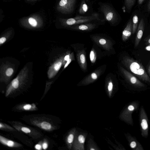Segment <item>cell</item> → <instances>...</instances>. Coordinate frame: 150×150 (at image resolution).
<instances>
[{"label":"cell","instance_id":"cell-1","mask_svg":"<svg viewBox=\"0 0 150 150\" xmlns=\"http://www.w3.org/2000/svg\"><path fill=\"white\" fill-rule=\"evenodd\" d=\"M122 62L126 68L140 79L144 81L150 82V78L140 63L127 56L123 57Z\"/></svg>","mask_w":150,"mask_h":150},{"label":"cell","instance_id":"cell-2","mask_svg":"<svg viewBox=\"0 0 150 150\" xmlns=\"http://www.w3.org/2000/svg\"><path fill=\"white\" fill-rule=\"evenodd\" d=\"M98 10L103 15L105 21L111 25H115L120 19L119 14L111 4L100 2Z\"/></svg>","mask_w":150,"mask_h":150},{"label":"cell","instance_id":"cell-3","mask_svg":"<svg viewBox=\"0 0 150 150\" xmlns=\"http://www.w3.org/2000/svg\"><path fill=\"white\" fill-rule=\"evenodd\" d=\"M103 19L104 18H101L99 13H94L87 16L78 15L74 17L65 19L64 21L65 25L70 27L84 23L100 21Z\"/></svg>","mask_w":150,"mask_h":150},{"label":"cell","instance_id":"cell-4","mask_svg":"<svg viewBox=\"0 0 150 150\" xmlns=\"http://www.w3.org/2000/svg\"><path fill=\"white\" fill-rule=\"evenodd\" d=\"M104 19L100 21L84 23L79 24L70 26L71 29L74 30L81 31H89L93 30L97 26L104 23Z\"/></svg>","mask_w":150,"mask_h":150},{"label":"cell","instance_id":"cell-5","mask_svg":"<svg viewBox=\"0 0 150 150\" xmlns=\"http://www.w3.org/2000/svg\"><path fill=\"white\" fill-rule=\"evenodd\" d=\"M77 0H61L59 5L63 13L69 14L74 10Z\"/></svg>","mask_w":150,"mask_h":150},{"label":"cell","instance_id":"cell-6","mask_svg":"<svg viewBox=\"0 0 150 150\" xmlns=\"http://www.w3.org/2000/svg\"><path fill=\"white\" fill-rule=\"evenodd\" d=\"M92 39L97 45L106 50L109 51L112 48V42L109 39L97 35L93 36Z\"/></svg>","mask_w":150,"mask_h":150},{"label":"cell","instance_id":"cell-7","mask_svg":"<svg viewBox=\"0 0 150 150\" xmlns=\"http://www.w3.org/2000/svg\"><path fill=\"white\" fill-rule=\"evenodd\" d=\"M120 69L125 77L131 84L137 87H141L144 86L143 83L130 72L122 67H120Z\"/></svg>","mask_w":150,"mask_h":150},{"label":"cell","instance_id":"cell-8","mask_svg":"<svg viewBox=\"0 0 150 150\" xmlns=\"http://www.w3.org/2000/svg\"><path fill=\"white\" fill-rule=\"evenodd\" d=\"M140 121L142 135L143 137H146L148 131V118L143 108H141L140 111Z\"/></svg>","mask_w":150,"mask_h":150},{"label":"cell","instance_id":"cell-9","mask_svg":"<svg viewBox=\"0 0 150 150\" xmlns=\"http://www.w3.org/2000/svg\"><path fill=\"white\" fill-rule=\"evenodd\" d=\"M76 57L78 64L83 71L87 69V64L86 59V52L84 50L78 51L76 54Z\"/></svg>","mask_w":150,"mask_h":150},{"label":"cell","instance_id":"cell-10","mask_svg":"<svg viewBox=\"0 0 150 150\" xmlns=\"http://www.w3.org/2000/svg\"><path fill=\"white\" fill-rule=\"evenodd\" d=\"M144 20L143 18H142L140 21L137 29L135 42V47L138 46L142 39L144 29Z\"/></svg>","mask_w":150,"mask_h":150},{"label":"cell","instance_id":"cell-11","mask_svg":"<svg viewBox=\"0 0 150 150\" xmlns=\"http://www.w3.org/2000/svg\"><path fill=\"white\" fill-rule=\"evenodd\" d=\"M91 0H82L78 10L81 15H84L88 13L91 8Z\"/></svg>","mask_w":150,"mask_h":150},{"label":"cell","instance_id":"cell-12","mask_svg":"<svg viewBox=\"0 0 150 150\" xmlns=\"http://www.w3.org/2000/svg\"><path fill=\"white\" fill-rule=\"evenodd\" d=\"M132 20H129L123 31L122 38L123 41L127 40L131 35L132 32Z\"/></svg>","mask_w":150,"mask_h":150},{"label":"cell","instance_id":"cell-13","mask_svg":"<svg viewBox=\"0 0 150 150\" xmlns=\"http://www.w3.org/2000/svg\"><path fill=\"white\" fill-rule=\"evenodd\" d=\"M102 72V71L100 69L95 70L86 77L83 82L87 83L93 82L97 79Z\"/></svg>","mask_w":150,"mask_h":150},{"label":"cell","instance_id":"cell-14","mask_svg":"<svg viewBox=\"0 0 150 150\" xmlns=\"http://www.w3.org/2000/svg\"><path fill=\"white\" fill-rule=\"evenodd\" d=\"M0 142L2 144L11 147H17L19 145L14 141L9 140L1 135L0 136Z\"/></svg>","mask_w":150,"mask_h":150},{"label":"cell","instance_id":"cell-15","mask_svg":"<svg viewBox=\"0 0 150 150\" xmlns=\"http://www.w3.org/2000/svg\"><path fill=\"white\" fill-rule=\"evenodd\" d=\"M38 126H40L41 128L47 131L50 130L52 128L51 124L47 121L42 122Z\"/></svg>","mask_w":150,"mask_h":150},{"label":"cell","instance_id":"cell-16","mask_svg":"<svg viewBox=\"0 0 150 150\" xmlns=\"http://www.w3.org/2000/svg\"><path fill=\"white\" fill-rule=\"evenodd\" d=\"M138 18L136 15H134L132 18V34H134L137 28L138 23Z\"/></svg>","mask_w":150,"mask_h":150},{"label":"cell","instance_id":"cell-17","mask_svg":"<svg viewBox=\"0 0 150 150\" xmlns=\"http://www.w3.org/2000/svg\"><path fill=\"white\" fill-rule=\"evenodd\" d=\"M89 57L91 62L93 64L94 63L96 60L97 55L96 51L93 48H92L90 52Z\"/></svg>","mask_w":150,"mask_h":150},{"label":"cell","instance_id":"cell-18","mask_svg":"<svg viewBox=\"0 0 150 150\" xmlns=\"http://www.w3.org/2000/svg\"><path fill=\"white\" fill-rule=\"evenodd\" d=\"M135 0H125V4L126 8L128 10H131L134 5Z\"/></svg>","mask_w":150,"mask_h":150},{"label":"cell","instance_id":"cell-19","mask_svg":"<svg viewBox=\"0 0 150 150\" xmlns=\"http://www.w3.org/2000/svg\"><path fill=\"white\" fill-rule=\"evenodd\" d=\"M138 143L135 141L132 140L131 141L130 143V147L133 149L139 150L138 148Z\"/></svg>","mask_w":150,"mask_h":150},{"label":"cell","instance_id":"cell-20","mask_svg":"<svg viewBox=\"0 0 150 150\" xmlns=\"http://www.w3.org/2000/svg\"><path fill=\"white\" fill-rule=\"evenodd\" d=\"M75 58L74 56V54L73 52H72L70 54V57L69 59L67 61L66 63L65 64L64 69L66 68L68 65L70 64L72 61L74 60Z\"/></svg>","mask_w":150,"mask_h":150},{"label":"cell","instance_id":"cell-21","mask_svg":"<svg viewBox=\"0 0 150 150\" xmlns=\"http://www.w3.org/2000/svg\"><path fill=\"white\" fill-rule=\"evenodd\" d=\"M35 105L33 104L32 105L30 104H26L23 106V109L26 110H30L33 108H35Z\"/></svg>","mask_w":150,"mask_h":150},{"label":"cell","instance_id":"cell-22","mask_svg":"<svg viewBox=\"0 0 150 150\" xmlns=\"http://www.w3.org/2000/svg\"><path fill=\"white\" fill-rule=\"evenodd\" d=\"M62 65V60L61 59V60L55 64L54 68L55 70L57 71H58L61 67Z\"/></svg>","mask_w":150,"mask_h":150},{"label":"cell","instance_id":"cell-23","mask_svg":"<svg viewBox=\"0 0 150 150\" xmlns=\"http://www.w3.org/2000/svg\"><path fill=\"white\" fill-rule=\"evenodd\" d=\"M30 24L32 26L35 27L37 25V22L36 20L32 18H30L28 19Z\"/></svg>","mask_w":150,"mask_h":150},{"label":"cell","instance_id":"cell-24","mask_svg":"<svg viewBox=\"0 0 150 150\" xmlns=\"http://www.w3.org/2000/svg\"><path fill=\"white\" fill-rule=\"evenodd\" d=\"M21 130L25 133H29L31 132V130L28 127H23L20 128Z\"/></svg>","mask_w":150,"mask_h":150},{"label":"cell","instance_id":"cell-25","mask_svg":"<svg viewBox=\"0 0 150 150\" xmlns=\"http://www.w3.org/2000/svg\"><path fill=\"white\" fill-rule=\"evenodd\" d=\"M13 72V69L12 68H9L6 70V74L7 76H10L12 75Z\"/></svg>","mask_w":150,"mask_h":150},{"label":"cell","instance_id":"cell-26","mask_svg":"<svg viewBox=\"0 0 150 150\" xmlns=\"http://www.w3.org/2000/svg\"><path fill=\"white\" fill-rule=\"evenodd\" d=\"M113 85L112 81L110 80L108 83V89L109 91H112L113 88Z\"/></svg>","mask_w":150,"mask_h":150},{"label":"cell","instance_id":"cell-27","mask_svg":"<svg viewBox=\"0 0 150 150\" xmlns=\"http://www.w3.org/2000/svg\"><path fill=\"white\" fill-rule=\"evenodd\" d=\"M74 135L73 134H70L68 137L67 141L69 143H71L73 141Z\"/></svg>","mask_w":150,"mask_h":150},{"label":"cell","instance_id":"cell-28","mask_svg":"<svg viewBox=\"0 0 150 150\" xmlns=\"http://www.w3.org/2000/svg\"><path fill=\"white\" fill-rule=\"evenodd\" d=\"M78 140L79 142L81 143H83L85 141L84 136L82 135H80L78 137Z\"/></svg>","mask_w":150,"mask_h":150},{"label":"cell","instance_id":"cell-29","mask_svg":"<svg viewBox=\"0 0 150 150\" xmlns=\"http://www.w3.org/2000/svg\"><path fill=\"white\" fill-rule=\"evenodd\" d=\"M70 52H68V53L64 57V61L65 62V63H66L67 61L69 59L70 55Z\"/></svg>","mask_w":150,"mask_h":150},{"label":"cell","instance_id":"cell-30","mask_svg":"<svg viewBox=\"0 0 150 150\" xmlns=\"http://www.w3.org/2000/svg\"><path fill=\"white\" fill-rule=\"evenodd\" d=\"M48 147L47 143L46 142H44L42 144V149L44 150L46 149Z\"/></svg>","mask_w":150,"mask_h":150},{"label":"cell","instance_id":"cell-31","mask_svg":"<svg viewBox=\"0 0 150 150\" xmlns=\"http://www.w3.org/2000/svg\"><path fill=\"white\" fill-rule=\"evenodd\" d=\"M35 149L37 150H41L42 149V146L39 144H36L35 146Z\"/></svg>","mask_w":150,"mask_h":150},{"label":"cell","instance_id":"cell-32","mask_svg":"<svg viewBox=\"0 0 150 150\" xmlns=\"http://www.w3.org/2000/svg\"><path fill=\"white\" fill-rule=\"evenodd\" d=\"M6 40V38L4 37H2L0 39V44H1L4 43Z\"/></svg>","mask_w":150,"mask_h":150},{"label":"cell","instance_id":"cell-33","mask_svg":"<svg viewBox=\"0 0 150 150\" xmlns=\"http://www.w3.org/2000/svg\"><path fill=\"white\" fill-rule=\"evenodd\" d=\"M147 10L148 11L150 12V0H149L147 5Z\"/></svg>","mask_w":150,"mask_h":150},{"label":"cell","instance_id":"cell-34","mask_svg":"<svg viewBox=\"0 0 150 150\" xmlns=\"http://www.w3.org/2000/svg\"><path fill=\"white\" fill-rule=\"evenodd\" d=\"M144 0H138V3L139 4H142L144 1Z\"/></svg>","mask_w":150,"mask_h":150},{"label":"cell","instance_id":"cell-35","mask_svg":"<svg viewBox=\"0 0 150 150\" xmlns=\"http://www.w3.org/2000/svg\"><path fill=\"white\" fill-rule=\"evenodd\" d=\"M146 50H148L150 51V46L149 45L148 46H147L146 47Z\"/></svg>","mask_w":150,"mask_h":150},{"label":"cell","instance_id":"cell-36","mask_svg":"<svg viewBox=\"0 0 150 150\" xmlns=\"http://www.w3.org/2000/svg\"><path fill=\"white\" fill-rule=\"evenodd\" d=\"M148 72H149V75H150V65L148 67Z\"/></svg>","mask_w":150,"mask_h":150},{"label":"cell","instance_id":"cell-37","mask_svg":"<svg viewBox=\"0 0 150 150\" xmlns=\"http://www.w3.org/2000/svg\"><path fill=\"white\" fill-rule=\"evenodd\" d=\"M148 42L150 44V38L148 40Z\"/></svg>","mask_w":150,"mask_h":150},{"label":"cell","instance_id":"cell-38","mask_svg":"<svg viewBox=\"0 0 150 150\" xmlns=\"http://www.w3.org/2000/svg\"><path fill=\"white\" fill-rule=\"evenodd\" d=\"M91 150H95L94 149H93V148H91L90 149Z\"/></svg>","mask_w":150,"mask_h":150}]
</instances>
